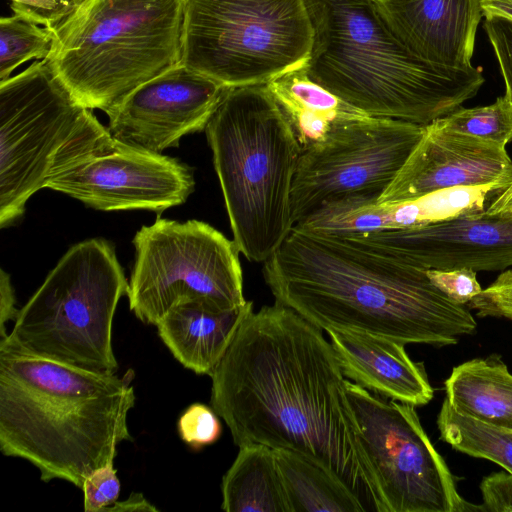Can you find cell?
<instances>
[{"mask_svg":"<svg viewBox=\"0 0 512 512\" xmlns=\"http://www.w3.org/2000/svg\"><path fill=\"white\" fill-rule=\"evenodd\" d=\"M322 331L276 301L252 310L210 376L211 407L238 447L300 454L342 481L366 511L386 512L346 378Z\"/></svg>","mask_w":512,"mask_h":512,"instance_id":"6da1fadb","label":"cell"},{"mask_svg":"<svg viewBox=\"0 0 512 512\" xmlns=\"http://www.w3.org/2000/svg\"><path fill=\"white\" fill-rule=\"evenodd\" d=\"M262 272L276 302L324 331L447 346L477 328L470 308L450 300L426 270L352 236L293 228Z\"/></svg>","mask_w":512,"mask_h":512,"instance_id":"7a4b0ae2","label":"cell"},{"mask_svg":"<svg viewBox=\"0 0 512 512\" xmlns=\"http://www.w3.org/2000/svg\"><path fill=\"white\" fill-rule=\"evenodd\" d=\"M123 376L87 371L0 347V451L21 458L40 479L82 490L97 468L133 442L128 414L136 396Z\"/></svg>","mask_w":512,"mask_h":512,"instance_id":"3957f363","label":"cell"},{"mask_svg":"<svg viewBox=\"0 0 512 512\" xmlns=\"http://www.w3.org/2000/svg\"><path fill=\"white\" fill-rule=\"evenodd\" d=\"M304 1L313 28L308 77L369 116L426 126L462 107L485 82L481 67L415 55L374 0Z\"/></svg>","mask_w":512,"mask_h":512,"instance_id":"277c9868","label":"cell"},{"mask_svg":"<svg viewBox=\"0 0 512 512\" xmlns=\"http://www.w3.org/2000/svg\"><path fill=\"white\" fill-rule=\"evenodd\" d=\"M205 134L233 240L264 263L291 233V192L303 151L266 84L228 88Z\"/></svg>","mask_w":512,"mask_h":512,"instance_id":"5b68a950","label":"cell"},{"mask_svg":"<svg viewBox=\"0 0 512 512\" xmlns=\"http://www.w3.org/2000/svg\"><path fill=\"white\" fill-rule=\"evenodd\" d=\"M187 0H84L53 29L46 60L85 108L107 113L182 62Z\"/></svg>","mask_w":512,"mask_h":512,"instance_id":"8992f818","label":"cell"},{"mask_svg":"<svg viewBox=\"0 0 512 512\" xmlns=\"http://www.w3.org/2000/svg\"><path fill=\"white\" fill-rule=\"evenodd\" d=\"M127 290L114 246L98 238L79 242L19 310L0 347L87 371L116 374L113 319Z\"/></svg>","mask_w":512,"mask_h":512,"instance_id":"52a82bcc","label":"cell"},{"mask_svg":"<svg viewBox=\"0 0 512 512\" xmlns=\"http://www.w3.org/2000/svg\"><path fill=\"white\" fill-rule=\"evenodd\" d=\"M181 41L182 64L235 88L304 66L313 28L304 0H187Z\"/></svg>","mask_w":512,"mask_h":512,"instance_id":"ba28073f","label":"cell"},{"mask_svg":"<svg viewBox=\"0 0 512 512\" xmlns=\"http://www.w3.org/2000/svg\"><path fill=\"white\" fill-rule=\"evenodd\" d=\"M135 260L128 282L129 308L157 325L175 305L204 300L219 310L246 304L239 250L206 222L157 217L133 238Z\"/></svg>","mask_w":512,"mask_h":512,"instance_id":"9c48e42d","label":"cell"},{"mask_svg":"<svg viewBox=\"0 0 512 512\" xmlns=\"http://www.w3.org/2000/svg\"><path fill=\"white\" fill-rule=\"evenodd\" d=\"M194 187L189 166L119 140L88 108L57 151L45 181V188L96 210L146 209L158 215L186 202Z\"/></svg>","mask_w":512,"mask_h":512,"instance_id":"30bf717a","label":"cell"},{"mask_svg":"<svg viewBox=\"0 0 512 512\" xmlns=\"http://www.w3.org/2000/svg\"><path fill=\"white\" fill-rule=\"evenodd\" d=\"M46 59L0 82V227L45 188L57 151L85 111Z\"/></svg>","mask_w":512,"mask_h":512,"instance_id":"8fae6325","label":"cell"},{"mask_svg":"<svg viewBox=\"0 0 512 512\" xmlns=\"http://www.w3.org/2000/svg\"><path fill=\"white\" fill-rule=\"evenodd\" d=\"M346 387L386 512L484 511L459 495L414 406L385 401L348 379Z\"/></svg>","mask_w":512,"mask_h":512,"instance_id":"7c38bea8","label":"cell"},{"mask_svg":"<svg viewBox=\"0 0 512 512\" xmlns=\"http://www.w3.org/2000/svg\"><path fill=\"white\" fill-rule=\"evenodd\" d=\"M425 126L365 116L332 129L301 153L293 179L294 225L323 203L349 196L378 198L423 136Z\"/></svg>","mask_w":512,"mask_h":512,"instance_id":"4fadbf2b","label":"cell"},{"mask_svg":"<svg viewBox=\"0 0 512 512\" xmlns=\"http://www.w3.org/2000/svg\"><path fill=\"white\" fill-rule=\"evenodd\" d=\"M228 88L180 63L143 83L106 114L108 129L130 145L161 153L204 131Z\"/></svg>","mask_w":512,"mask_h":512,"instance_id":"5bb4252c","label":"cell"},{"mask_svg":"<svg viewBox=\"0 0 512 512\" xmlns=\"http://www.w3.org/2000/svg\"><path fill=\"white\" fill-rule=\"evenodd\" d=\"M350 236L422 270L512 267V217L488 216L484 210L426 226Z\"/></svg>","mask_w":512,"mask_h":512,"instance_id":"9a60e30c","label":"cell"},{"mask_svg":"<svg viewBox=\"0 0 512 512\" xmlns=\"http://www.w3.org/2000/svg\"><path fill=\"white\" fill-rule=\"evenodd\" d=\"M512 182V159L506 146L473 135L426 125L423 136L402 168L378 198L398 202L457 188Z\"/></svg>","mask_w":512,"mask_h":512,"instance_id":"2e32d148","label":"cell"},{"mask_svg":"<svg viewBox=\"0 0 512 512\" xmlns=\"http://www.w3.org/2000/svg\"><path fill=\"white\" fill-rule=\"evenodd\" d=\"M393 34L415 55L439 65L472 66L480 0H374Z\"/></svg>","mask_w":512,"mask_h":512,"instance_id":"e0dca14e","label":"cell"},{"mask_svg":"<svg viewBox=\"0 0 512 512\" xmlns=\"http://www.w3.org/2000/svg\"><path fill=\"white\" fill-rule=\"evenodd\" d=\"M501 190L498 185L457 187L385 203L372 197H345L330 208L329 225L344 236L426 226L483 211L488 200Z\"/></svg>","mask_w":512,"mask_h":512,"instance_id":"ac0fdd59","label":"cell"},{"mask_svg":"<svg viewBox=\"0 0 512 512\" xmlns=\"http://www.w3.org/2000/svg\"><path fill=\"white\" fill-rule=\"evenodd\" d=\"M344 377L376 394L412 406L433 398L424 364L414 362L404 344L353 331H326Z\"/></svg>","mask_w":512,"mask_h":512,"instance_id":"d6986e66","label":"cell"},{"mask_svg":"<svg viewBox=\"0 0 512 512\" xmlns=\"http://www.w3.org/2000/svg\"><path fill=\"white\" fill-rule=\"evenodd\" d=\"M252 310L251 301L219 310L204 300H186L172 307L156 327L178 362L196 374L211 376Z\"/></svg>","mask_w":512,"mask_h":512,"instance_id":"ffe728a7","label":"cell"},{"mask_svg":"<svg viewBox=\"0 0 512 512\" xmlns=\"http://www.w3.org/2000/svg\"><path fill=\"white\" fill-rule=\"evenodd\" d=\"M266 86L303 150L323 140L335 127L369 116L311 80L304 66Z\"/></svg>","mask_w":512,"mask_h":512,"instance_id":"44dd1931","label":"cell"},{"mask_svg":"<svg viewBox=\"0 0 512 512\" xmlns=\"http://www.w3.org/2000/svg\"><path fill=\"white\" fill-rule=\"evenodd\" d=\"M444 386L445 399L458 413L512 429V374L499 356L454 367Z\"/></svg>","mask_w":512,"mask_h":512,"instance_id":"7402d4cb","label":"cell"},{"mask_svg":"<svg viewBox=\"0 0 512 512\" xmlns=\"http://www.w3.org/2000/svg\"><path fill=\"white\" fill-rule=\"evenodd\" d=\"M221 493L227 512H292L274 449L265 445L239 447Z\"/></svg>","mask_w":512,"mask_h":512,"instance_id":"603a6c76","label":"cell"},{"mask_svg":"<svg viewBox=\"0 0 512 512\" xmlns=\"http://www.w3.org/2000/svg\"><path fill=\"white\" fill-rule=\"evenodd\" d=\"M292 512H366L338 478L306 457L274 449Z\"/></svg>","mask_w":512,"mask_h":512,"instance_id":"cb8c5ba5","label":"cell"},{"mask_svg":"<svg viewBox=\"0 0 512 512\" xmlns=\"http://www.w3.org/2000/svg\"><path fill=\"white\" fill-rule=\"evenodd\" d=\"M437 425L441 439L454 449L493 461L512 474V429L464 416L455 411L446 399Z\"/></svg>","mask_w":512,"mask_h":512,"instance_id":"d4e9b609","label":"cell"},{"mask_svg":"<svg viewBox=\"0 0 512 512\" xmlns=\"http://www.w3.org/2000/svg\"><path fill=\"white\" fill-rule=\"evenodd\" d=\"M53 43V29L40 27L15 14L0 19V82L11 77L23 63L43 60Z\"/></svg>","mask_w":512,"mask_h":512,"instance_id":"484cf974","label":"cell"},{"mask_svg":"<svg viewBox=\"0 0 512 512\" xmlns=\"http://www.w3.org/2000/svg\"><path fill=\"white\" fill-rule=\"evenodd\" d=\"M436 122L443 128L506 146L512 142V100L504 93L490 105L460 107Z\"/></svg>","mask_w":512,"mask_h":512,"instance_id":"4316f807","label":"cell"},{"mask_svg":"<svg viewBox=\"0 0 512 512\" xmlns=\"http://www.w3.org/2000/svg\"><path fill=\"white\" fill-rule=\"evenodd\" d=\"M177 430L182 441L193 449L215 443L222 433L218 414L202 403L190 405L180 416Z\"/></svg>","mask_w":512,"mask_h":512,"instance_id":"83f0119b","label":"cell"},{"mask_svg":"<svg viewBox=\"0 0 512 512\" xmlns=\"http://www.w3.org/2000/svg\"><path fill=\"white\" fill-rule=\"evenodd\" d=\"M426 274L435 287L459 305H468L483 290L477 272L470 268L427 269Z\"/></svg>","mask_w":512,"mask_h":512,"instance_id":"f1b7e54d","label":"cell"},{"mask_svg":"<svg viewBox=\"0 0 512 512\" xmlns=\"http://www.w3.org/2000/svg\"><path fill=\"white\" fill-rule=\"evenodd\" d=\"M13 14L44 27L54 28L84 0H8Z\"/></svg>","mask_w":512,"mask_h":512,"instance_id":"f546056e","label":"cell"},{"mask_svg":"<svg viewBox=\"0 0 512 512\" xmlns=\"http://www.w3.org/2000/svg\"><path fill=\"white\" fill-rule=\"evenodd\" d=\"M467 306L480 317H498L512 321V268L500 273Z\"/></svg>","mask_w":512,"mask_h":512,"instance_id":"4dcf8cb0","label":"cell"},{"mask_svg":"<svg viewBox=\"0 0 512 512\" xmlns=\"http://www.w3.org/2000/svg\"><path fill=\"white\" fill-rule=\"evenodd\" d=\"M116 472L114 463H109L85 479L82 491L86 512H103L117 502L121 488Z\"/></svg>","mask_w":512,"mask_h":512,"instance_id":"1f68e13d","label":"cell"},{"mask_svg":"<svg viewBox=\"0 0 512 512\" xmlns=\"http://www.w3.org/2000/svg\"><path fill=\"white\" fill-rule=\"evenodd\" d=\"M483 27L499 64L505 94L512 100V22L498 17L485 18Z\"/></svg>","mask_w":512,"mask_h":512,"instance_id":"d6a6232c","label":"cell"},{"mask_svg":"<svg viewBox=\"0 0 512 512\" xmlns=\"http://www.w3.org/2000/svg\"><path fill=\"white\" fill-rule=\"evenodd\" d=\"M480 490L484 511L512 512V474L492 473L482 480Z\"/></svg>","mask_w":512,"mask_h":512,"instance_id":"836d02e7","label":"cell"},{"mask_svg":"<svg viewBox=\"0 0 512 512\" xmlns=\"http://www.w3.org/2000/svg\"><path fill=\"white\" fill-rule=\"evenodd\" d=\"M19 310L16 308V297L10 276L1 269L0 276V340L7 337L6 323L15 321Z\"/></svg>","mask_w":512,"mask_h":512,"instance_id":"e575fe53","label":"cell"},{"mask_svg":"<svg viewBox=\"0 0 512 512\" xmlns=\"http://www.w3.org/2000/svg\"><path fill=\"white\" fill-rule=\"evenodd\" d=\"M484 212L488 216L493 217H512V182L505 189L494 195Z\"/></svg>","mask_w":512,"mask_h":512,"instance_id":"d590c367","label":"cell"},{"mask_svg":"<svg viewBox=\"0 0 512 512\" xmlns=\"http://www.w3.org/2000/svg\"><path fill=\"white\" fill-rule=\"evenodd\" d=\"M104 511L107 512H131V511H159L141 493H131L130 496L121 502H116ZM103 511V512H104Z\"/></svg>","mask_w":512,"mask_h":512,"instance_id":"8d00e7d4","label":"cell"},{"mask_svg":"<svg viewBox=\"0 0 512 512\" xmlns=\"http://www.w3.org/2000/svg\"><path fill=\"white\" fill-rule=\"evenodd\" d=\"M485 18L498 17L512 22V0H480Z\"/></svg>","mask_w":512,"mask_h":512,"instance_id":"74e56055","label":"cell"}]
</instances>
